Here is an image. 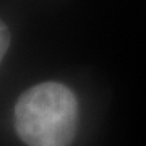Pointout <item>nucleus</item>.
I'll use <instances>...</instances> for the list:
<instances>
[{
  "instance_id": "obj_1",
  "label": "nucleus",
  "mask_w": 146,
  "mask_h": 146,
  "mask_svg": "<svg viewBox=\"0 0 146 146\" xmlns=\"http://www.w3.org/2000/svg\"><path fill=\"white\" fill-rule=\"evenodd\" d=\"M78 123L72 89L47 81L29 88L15 106V128L28 146H70Z\"/></svg>"
},
{
  "instance_id": "obj_2",
  "label": "nucleus",
  "mask_w": 146,
  "mask_h": 146,
  "mask_svg": "<svg viewBox=\"0 0 146 146\" xmlns=\"http://www.w3.org/2000/svg\"><path fill=\"white\" fill-rule=\"evenodd\" d=\"M8 46H10V31H8L5 23L0 20V63L8 50Z\"/></svg>"
}]
</instances>
